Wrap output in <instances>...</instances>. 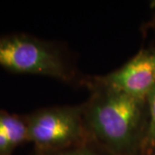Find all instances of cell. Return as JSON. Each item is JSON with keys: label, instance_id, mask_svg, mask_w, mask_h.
<instances>
[{"label": "cell", "instance_id": "cell-1", "mask_svg": "<svg viewBox=\"0 0 155 155\" xmlns=\"http://www.w3.org/2000/svg\"><path fill=\"white\" fill-rule=\"evenodd\" d=\"M83 104L90 139L113 155H142L147 118V102L94 79Z\"/></svg>", "mask_w": 155, "mask_h": 155}, {"label": "cell", "instance_id": "cell-2", "mask_svg": "<svg viewBox=\"0 0 155 155\" xmlns=\"http://www.w3.org/2000/svg\"><path fill=\"white\" fill-rule=\"evenodd\" d=\"M0 66L14 73L71 81L73 72L54 45L23 34L0 36Z\"/></svg>", "mask_w": 155, "mask_h": 155}, {"label": "cell", "instance_id": "cell-3", "mask_svg": "<svg viewBox=\"0 0 155 155\" xmlns=\"http://www.w3.org/2000/svg\"><path fill=\"white\" fill-rule=\"evenodd\" d=\"M28 142L35 152H54L81 144L89 140L83 105L45 108L25 116Z\"/></svg>", "mask_w": 155, "mask_h": 155}, {"label": "cell", "instance_id": "cell-4", "mask_svg": "<svg viewBox=\"0 0 155 155\" xmlns=\"http://www.w3.org/2000/svg\"><path fill=\"white\" fill-rule=\"evenodd\" d=\"M95 79L136 99L146 101L155 87V49L141 50L121 68Z\"/></svg>", "mask_w": 155, "mask_h": 155}, {"label": "cell", "instance_id": "cell-5", "mask_svg": "<svg viewBox=\"0 0 155 155\" xmlns=\"http://www.w3.org/2000/svg\"><path fill=\"white\" fill-rule=\"evenodd\" d=\"M28 142L25 116L0 110V154L11 155L19 145Z\"/></svg>", "mask_w": 155, "mask_h": 155}, {"label": "cell", "instance_id": "cell-6", "mask_svg": "<svg viewBox=\"0 0 155 155\" xmlns=\"http://www.w3.org/2000/svg\"><path fill=\"white\" fill-rule=\"evenodd\" d=\"M147 123L142 145V155L155 153V87L147 97Z\"/></svg>", "mask_w": 155, "mask_h": 155}, {"label": "cell", "instance_id": "cell-7", "mask_svg": "<svg viewBox=\"0 0 155 155\" xmlns=\"http://www.w3.org/2000/svg\"><path fill=\"white\" fill-rule=\"evenodd\" d=\"M35 155H113L101 147L91 140L70 147L65 149L54 152H35Z\"/></svg>", "mask_w": 155, "mask_h": 155}, {"label": "cell", "instance_id": "cell-8", "mask_svg": "<svg viewBox=\"0 0 155 155\" xmlns=\"http://www.w3.org/2000/svg\"><path fill=\"white\" fill-rule=\"evenodd\" d=\"M152 6H153V8H155V1H153V2L152 3Z\"/></svg>", "mask_w": 155, "mask_h": 155}, {"label": "cell", "instance_id": "cell-9", "mask_svg": "<svg viewBox=\"0 0 155 155\" xmlns=\"http://www.w3.org/2000/svg\"><path fill=\"white\" fill-rule=\"evenodd\" d=\"M152 155H155V153H153V154H152Z\"/></svg>", "mask_w": 155, "mask_h": 155}, {"label": "cell", "instance_id": "cell-10", "mask_svg": "<svg viewBox=\"0 0 155 155\" xmlns=\"http://www.w3.org/2000/svg\"><path fill=\"white\" fill-rule=\"evenodd\" d=\"M0 155H2V154H0Z\"/></svg>", "mask_w": 155, "mask_h": 155}]
</instances>
